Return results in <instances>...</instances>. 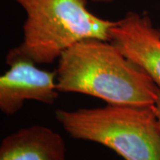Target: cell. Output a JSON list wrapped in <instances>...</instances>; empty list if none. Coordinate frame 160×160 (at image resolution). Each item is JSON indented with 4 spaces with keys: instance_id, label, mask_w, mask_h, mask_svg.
<instances>
[{
    "instance_id": "1",
    "label": "cell",
    "mask_w": 160,
    "mask_h": 160,
    "mask_svg": "<svg viewBox=\"0 0 160 160\" xmlns=\"http://www.w3.org/2000/svg\"><path fill=\"white\" fill-rule=\"evenodd\" d=\"M60 92L100 98L108 104L155 105L159 87L110 41L88 38L69 47L58 60Z\"/></svg>"
},
{
    "instance_id": "2",
    "label": "cell",
    "mask_w": 160,
    "mask_h": 160,
    "mask_svg": "<svg viewBox=\"0 0 160 160\" xmlns=\"http://www.w3.org/2000/svg\"><path fill=\"white\" fill-rule=\"evenodd\" d=\"M26 13L22 41L6 56L10 65L17 61L50 64L80 41H109L116 21L98 17L86 7L87 0H13Z\"/></svg>"
},
{
    "instance_id": "3",
    "label": "cell",
    "mask_w": 160,
    "mask_h": 160,
    "mask_svg": "<svg viewBox=\"0 0 160 160\" xmlns=\"http://www.w3.org/2000/svg\"><path fill=\"white\" fill-rule=\"evenodd\" d=\"M55 118L76 140L99 143L125 160H160V124L156 105L108 104L57 109Z\"/></svg>"
},
{
    "instance_id": "4",
    "label": "cell",
    "mask_w": 160,
    "mask_h": 160,
    "mask_svg": "<svg viewBox=\"0 0 160 160\" xmlns=\"http://www.w3.org/2000/svg\"><path fill=\"white\" fill-rule=\"evenodd\" d=\"M0 78V110L6 116L20 111L26 101L52 105L57 101L55 71L37 67L29 61H17Z\"/></svg>"
},
{
    "instance_id": "5",
    "label": "cell",
    "mask_w": 160,
    "mask_h": 160,
    "mask_svg": "<svg viewBox=\"0 0 160 160\" xmlns=\"http://www.w3.org/2000/svg\"><path fill=\"white\" fill-rule=\"evenodd\" d=\"M109 41L160 88V31L148 14L128 12L110 29Z\"/></svg>"
},
{
    "instance_id": "6",
    "label": "cell",
    "mask_w": 160,
    "mask_h": 160,
    "mask_svg": "<svg viewBox=\"0 0 160 160\" xmlns=\"http://www.w3.org/2000/svg\"><path fill=\"white\" fill-rule=\"evenodd\" d=\"M0 160H67L66 144L57 132L34 125L3 138Z\"/></svg>"
},
{
    "instance_id": "7",
    "label": "cell",
    "mask_w": 160,
    "mask_h": 160,
    "mask_svg": "<svg viewBox=\"0 0 160 160\" xmlns=\"http://www.w3.org/2000/svg\"><path fill=\"white\" fill-rule=\"evenodd\" d=\"M155 105H156L157 113H158V120H159V124H160V89H159V92H158V97L157 102H156Z\"/></svg>"
},
{
    "instance_id": "8",
    "label": "cell",
    "mask_w": 160,
    "mask_h": 160,
    "mask_svg": "<svg viewBox=\"0 0 160 160\" xmlns=\"http://www.w3.org/2000/svg\"><path fill=\"white\" fill-rule=\"evenodd\" d=\"M92 3H101V4H109V3H112L115 0H87Z\"/></svg>"
},
{
    "instance_id": "9",
    "label": "cell",
    "mask_w": 160,
    "mask_h": 160,
    "mask_svg": "<svg viewBox=\"0 0 160 160\" xmlns=\"http://www.w3.org/2000/svg\"><path fill=\"white\" fill-rule=\"evenodd\" d=\"M159 31H160V29H159Z\"/></svg>"
}]
</instances>
